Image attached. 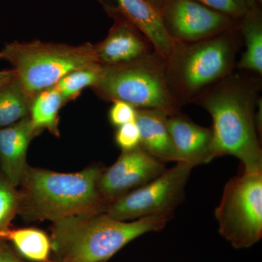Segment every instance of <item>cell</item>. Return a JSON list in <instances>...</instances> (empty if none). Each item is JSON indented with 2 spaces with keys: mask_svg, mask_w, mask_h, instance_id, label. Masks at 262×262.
Segmentation results:
<instances>
[{
  "mask_svg": "<svg viewBox=\"0 0 262 262\" xmlns=\"http://www.w3.org/2000/svg\"><path fill=\"white\" fill-rule=\"evenodd\" d=\"M261 81L232 72L202 93L193 103L213 121L214 158L232 155L244 172L262 171V149L256 122Z\"/></svg>",
  "mask_w": 262,
  "mask_h": 262,
  "instance_id": "6da1fadb",
  "label": "cell"
},
{
  "mask_svg": "<svg viewBox=\"0 0 262 262\" xmlns=\"http://www.w3.org/2000/svg\"><path fill=\"white\" fill-rule=\"evenodd\" d=\"M102 167L75 173L27 167L18 192V214L28 222L53 223L75 215L105 213L108 205L98 189Z\"/></svg>",
  "mask_w": 262,
  "mask_h": 262,
  "instance_id": "7a4b0ae2",
  "label": "cell"
},
{
  "mask_svg": "<svg viewBox=\"0 0 262 262\" xmlns=\"http://www.w3.org/2000/svg\"><path fill=\"white\" fill-rule=\"evenodd\" d=\"M171 215H155L125 222L106 213L75 215L53 223L55 262H106L137 237L165 228Z\"/></svg>",
  "mask_w": 262,
  "mask_h": 262,
  "instance_id": "3957f363",
  "label": "cell"
},
{
  "mask_svg": "<svg viewBox=\"0 0 262 262\" xmlns=\"http://www.w3.org/2000/svg\"><path fill=\"white\" fill-rule=\"evenodd\" d=\"M242 36L237 27L193 42H174L165 59L170 92L180 107L193 103L213 84L234 72Z\"/></svg>",
  "mask_w": 262,
  "mask_h": 262,
  "instance_id": "277c9868",
  "label": "cell"
},
{
  "mask_svg": "<svg viewBox=\"0 0 262 262\" xmlns=\"http://www.w3.org/2000/svg\"><path fill=\"white\" fill-rule=\"evenodd\" d=\"M102 68L92 88L102 99L161 110L168 116L180 112L169 88L165 60L155 50L134 61Z\"/></svg>",
  "mask_w": 262,
  "mask_h": 262,
  "instance_id": "5b68a950",
  "label": "cell"
},
{
  "mask_svg": "<svg viewBox=\"0 0 262 262\" xmlns=\"http://www.w3.org/2000/svg\"><path fill=\"white\" fill-rule=\"evenodd\" d=\"M0 59L11 64L32 99L43 90L56 85L72 71L99 64L94 45L89 42L72 46L39 40L15 41L2 48Z\"/></svg>",
  "mask_w": 262,
  "mask_h": 262,
  "instance_id": "8992f818",
  "label": "cell"
},
{
  "mask_svg": "<svg viewBox=\"0 0 262 262\" xmlns=\"http://www.w3.org/2000/svg\"><path fill=\"white\" fill-rule=\"evenodd\" d=\"M215 216L221 235L234 248L258 243L262 237V171H244L230 179Z\"/></svg>",
  "mask_w": 262,
  "mask_h": 262,
  "instance_id": "52a82bcc",
  "label": "cell"
},
{
  "mask_svg": "<svg viewBox=\"0 0 262 262\" xmlns=\"http://www.w3.org/2000/svg\"><path fill=\"white\" fill-rule=\"evenodd\" d=\"M192 167L178 162L161 175L108 205L105 213L115 220L133 221L155 215L173 216L184 199Z\"/></svg>",
  "mask_w": 262,
  "mask_h": 262,
  "instance_id": "ba28073f",
  "label": "cell"
},
{
  "mask_svg": "<svg viewBox=\"0 0 262 262\" xmlns=\"http://www.w3.org/2000/svg\"><path fill=\"white\" fill-rule=\"evenodd\" d=\"M160 14L174 42H193L214 37L237 27L239 20L195 0H165Z\"/></svg>",
  "mask_w": 262,
  "mask_h": 262,
  "instance_id": "9c48e42d",
  "label": "cell"
},
{
  "mask_svg": "<svg viewBox=\"0 0 262 262\" xmlns=\"http://www.w3.org/2000/svg\"><path fill=\"white\" fill-rule=\"evenodd\" d=\"M166 169L163 162L140 146L122 151L113 165L103 169L98 181V191L108 206L154 180Z\"/></svg>",
  "mask_w": 262,
  "mask_h": 262,
  "instance_id": "30bf717a",
  "label": "cell"
},
{
  "mask_svg": "<svg viewBox=\"0 0 262 262\" xmlns=\"http://www.w3.org/2000/svg\"><path fill=\"white\" fill-rule=\"evenodd\" d=\"M111 18L127 20L149 39L154 50L166 59L173 47L159 10L146 0H98Z\"/></svg>",
  "mask_w": 262,
  "mask_h": 262,
  "instance_id": "8fae6325",
  "label": "cell"
},
{
  "mask_svg": "<svg viewBox=\"0 0 262 262\" xmlns=\"http://www.w3.org/2000/svg\"><path fill=\"white\" fill-rule=\"evenodd\" d=\"M114 19L113 27L101 42L94 45L98 63L102 67L121 64L154 51L144 34L127 20Z\"/></svg>",
  "mask_w": 262,
  "mask_h": 262,
  "instance_id": "7c38bea8",
  "label": "cell"
},
{
  "mask_svg": "<svg viewBox=\"0 0 262 262\" xmlns=\"http://www.w3.org/2000/svg\"><path fill=\"white\" fill-rule=\"evenodd\" d=\"M167 122L180 162L194 168L215 159L211 127L198 125L180 112L168 116Z\"/></svg>",
  "mask_w": 262,
  "mask_h": 262,
  "instance_id": "4fadbf2b",
  "label": "cell"
},
{
  "mask_svg": "<svg viewBox=\"0 0 262 262\" xmlns=\"http://www.w3.org/2000/svg\"><path fill=\"white\" fill-rule=\"evenodd\" d=\"M41 133L33 126L29 116L0 128V170L15 188L20 185L29 166L27 156L29 144Z\"/></svg>",
  "mask_w": 262,
  "mask_h": 262,
  "instance_id": "5bb4252c",
  "label": "cell"
},
{
  "mask_svg": "<svg viewBox=\"0 0 262 262\" xmlns=\"http://www.w3.org/2000/svg\"><path fill=\"white\" fill-rule=\"evenodd\" d=\"M168 115L154 108H137L136 123L140 133V147L160 161L180 162L168 127Z\"/></svg>",
  "mask_w": 262,
  "mask_h": 262,
  "instance_id": "9a60e30c",
  "label": "cell"
},
{
  "mask_svg": "<svg viewBox=\"0 0 262 262\" xmlns=\"http://www.w3.org/2000/svg\"><path fill=\"white\" fill-rule=\"evenodd\" d=\"M239 29L245 49L236 67L262 75L261 10L249 9L239 20Z\"/></svg>",
  "mask_w": 262,
  "mask_h": 262,
  "instance_id": "2e32d148",
  "label": "cell"
},
{
  "mask_svg": "<svg viewBox=\"0 0 262 262\" xmlns=\"http://www.w3.org/2000/svg\"><path fill=\"white\" fill-rule=\"evenodd\" d=\"M0 241H8L22 257L32 262H51V237L41 229L8 228L0 232Z\"/></svg>",
  "mask_w": 262,
  "mask_h": 262,
  "instance_id": "e0dca14e",
  "label": "cell"
},
{
  "mask_svg": "<svg viewBox=\"0 0 262 262\" xmlns=\"http://www.w3.org/2000/svg\"><path fill=\"white\" fill-rule=\"evenodd\" d=\"M64 105L56 85L38 93L33 98L29 111L33 126L40 132L47 130L52 135L60 137L59 112Z\"/></svg>",
  "mask_w": 262,
  "mask_h": 262,
  "instance_id": "ac0fdd59",
  "label": "cell"
},
{
  "mask_svg": "<svg viewBox=\"0 0 262 262\" xmlns=\"http://www.w3.org/2000/svg\"><path fill=\"white\" fill-rule=\"evenodd\" d=\"M32 101L17 77L0 88V128L29 116Z\"/></svg>",
  "mask_w": 262,
  "mask_h": 262,
  "instance_id": "d6986e66",
  "label": "cell"
},
{
  "mask_svg": "<svg viewBox=\"0 0 262 262\" xmlns=\"http://www.w3.org/2000/svg\"><path fill=\"white\" fill-rule=\"evenodd\" d=\"M102 69L100 64L88 66L72 71L62 77L56 86L65 104L78 98L82 90L94 87L101 77Z\"/></svg>",
  "mask_w": 262,
  "mask_h": 262,
  "instance_id": "ffe728a7",
  "label": "cell"
},
{
  "mask_svg": "<svg viewBox=\"0 0 262 262\" xmlns=\"http://www.w3.org/2000/svg\"><path fill=\"white\" fill-rule=\"evenodd\" d=\"M18 192L0 173V232L10 228L18 214Z\"/></svg>",
  "mask_w": 262,
  "mask_h": 262,
  "instance_id": "44dd1931",
  "label": "cell"
},
{
  "mask_svg": "<svg viewBox=\"0 0 262 262\" xmlns=\"http://www.w3.org/2000/svg\"><path fill=\"white\" fill-rule=\"evenodd\" d=\"M195 1L215 11L237 20L242 18L250 9L246 0H195Z\"/></svg>",
  "mask_w": 262,
  "mask_h": 262,
  "instance_id": "7402d4cb",
  "label": "cell"
},
{
  "mask_svg": "<svg viewBox=\"0 0 262 262\" xmlns=\"http://www.w3.org/2000/svg\"><path fill=\"white\" fill-rule=\"evenodd\" d=\"M115 142L122 151H130L140 146V133L135 121L117 127Z\"/></svg>",
  "mask_w": 262,
  "mask_h": 262,
  "instance_id": "603a6c76",
  "label": "cell"
},
{
  "mask_svg": "<svg viewBox=\"0 0 262 262\" xmlns=\"http://www.w3.org/2000/svg\"><path fill=\"white\" fill-rule=\"evenodd\" d=\"M112 102L113 105L108 112V120L113 126L118 127L135 121L137 108L120 100H115Z\"/></svg>",
  "mask_w": 262,
  "mask_h": 262,
  "instance_id": "cb8c5ba5",
  "label": "cell"
},
{
  "mask_svg": "<svg viewBox=\"0 0 262 262\" xmlns=\"http://www.w3.org/2000/svg\"><path fill=\"white\" fill-rule=\"evenodd\" d=\"M0 262H25L20 255L10 247L6 241H0Z\"/></svg>",
  "mask_w": 262,
  "mask_h": 262,
  "instance_id": "d4e9b609",
  "label": "cell"
},
{
  "mask_svg": "<svg viewBox=\"0 0 262 262\" xmlns=\"http://www.w3.org/2000/svg\"><path fill=\"white\" fill-rule=\"evenodd\" d=\"M16 77V72L13 68L10 70L0 71V88L8 83L10 81L14 80Z\"/></svg>",
  "mask_w": 262,
  "mask_h": 262,
  "instance_id": "484cf974",
  "label": "cell"
},
{
  "mask_svg": "<svg viewBox=\"0 0 262 262\" xmlns=\"http://www.w3.org/2000/svg\"><path fill=\"white\" fill-rule=\"evenodd\" d=\"M146 1L160 11L165 0H146Z\"/></svg>",
  "mask_w": 262,
  "mask_h": 262,
  "instance_id": "4316f807",
  "label": "cell"
},
{
  "mask_svg": "<svg viewBox=\"0 0 262 262\" xmlns=\"http://www.w3.org/2000/svg\"><path fill=\"white\" fill-rule=\"evenodd\" d=\"M246 3L249 7L250 9L255 10L258 9V8H260L259 6H258L257 4V2L256 0H246Z\"/></svg>",
  "mask_w": 262,
  "mask_h": 262,
  "instance_id": "83f0119b",
  "label": "cell"
},
{
  "mask_svg": "<svg viewBox=\"0 0 262 262\" xmlns=\"http://www.w3.org/2000/svg\"><path fill=\"white\" fill-rule=\"evenodd\" d=\"M256 2H257V4H258V6H260V5H261L262 0H256Z\"/></svg>",
  "mask_w": 262,
  "mask_h": 262,
  "instance_id": "f1b7e54d",
  "label": "cell"
}]
</instances>
